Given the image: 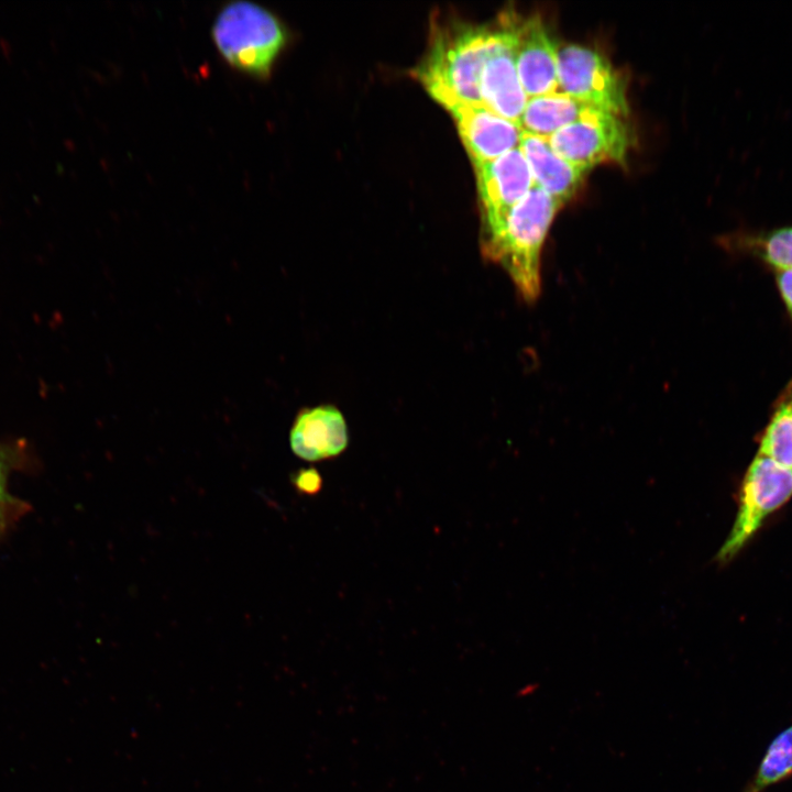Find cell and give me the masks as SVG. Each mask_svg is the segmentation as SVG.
Returning <instances> with one entry per match:
<instances>
[{
    "label": "cell",
    "instance_id": "6da1fadb",
    "mask_svg": "<svg viewBox=\"0 0 792 792\" xmlns=\"http://www.w3.org/2000/svg\"><path fill=\"white\" fill-rule=\"evenodd\" d=\"M561 206L534 186L502 219L482 227L484 257L503 268L526 302H535L541 293L542 248Z\"/></svg>",
    "mask_w": 792,
    "mask_h": 792
},
{
    "label": "cell",
    "instance_id": "7a4b0ae2",
    "mask_svg": "<svg viewBox=\"0 0 792 792\" xmlns=\"http://www.w3.org/2000/svg\"><path fill=\"white\" fill-rule=\"evenodd\" d=\"M502 34V22L496 28L460 25L439 31L417 70L432 98L448 110L483 105L481 74Z\"/></svg>",
    "mask_w": 792,
    "mask_h": 792
},
{
    "label": "cell",
    "instance_id": "3957f363",
    "mask_svg": "<svg viewBox=\"0 0 792 792\" xmlns=\"http://www.w3.org/2000/svg\"><path fill=\"white\" fill-rule=\"evenodd\" d=\"M212 38L222 58L234 69L266 78L286 44L282 22L251 1L226 4L212 25Z\"/></svg>",
    "mask_w": 792,
    "mask_h": 792
},
{
    "label": "cell",
    "instance_id": "277c9868",
    "mask_svg": "<svg viewBox=\"0 0 792 792\" xmlns=\"http://www.w3.org/2000/svg\"><path fill=\"white\" fill-rule=\"evenodd\" d=\"M792 496V470L757 454L744 477L733 529L717 552L719 562L730 560L751 539L765 519Z\"/></svg>",
    "mask_w": 792,
    "mask_h": 792
},
{
    "label": "cell",
    "instance_id": "5b68a950",
    "mask_svg": "<svg viewBox=\"0 0 792 792\" xmlns=\"http://www.w3.org/2000/svg\"><path fill=\"white\" fill-rule=\"evenodd\" d=\"M557 72L560 91L619 118L628 113L624 78L595 50L578 44L561 46Z\"/></svg>",
    "mask_w": 792,
    "mask_h": 792
},
{
    "label": "cell",
    "instance_id": "8992f818",
    "mask_svg": "<svg viewBox=\"0 0 792 792\" xmlns=\"http://www.w3.org/2000/svg\"><path fill=\"white\" fill-rule=\"evenodd\" d=\"M548 141L559 156L590 170L605 162L623 163L630 136L623 118L592 109Z\"/></svg>",
    "mask_w": 792,
    "mask_h": 792
},
{
    "label": "cell",
    "instance_id": "52a82bcc",
    "mask_svg": "<svg viewBox=\"0 0 792 792\" xmlns=\"http://www.w3.org/2000/svg\"><path fill=\"white\" fill-rule=\"evenodd\" d=\"M482 227L502 219L535 186L529 165L519 147L475 164Z\"/></svg>",
    "mask_w": 792,
    "mask_h": 792
},
{
    "label": "cell",
    "instance_id": "ba28073f",
    "mask_svg": "<svg viewBox=\"0 0 792 792\" xmlns=\"http://www.w3.org/2000/svg\"><path fill=\"white\" fill-rule=\"evenodd\" d=\"M501 22L503 34L483 67L480 95L482 103L487 109L518 124L528 96L520 84L516 68L513 15L503 16Z\"/></svg>",
    "mask_w": 792,
    "mask_h": 792
},
{
    "label": "cell",
    "instance_id": "9c48e42d",
    "mask_svg": "<svg viewBox=\"0 0 792 792\" xmlns=\"http://www.w3.org/2000/svg\"><path fill=\"white\" fill-rule=\"evenodd\" d=\"M515 62L520 84L528 98L559 90L557 48L538 15H513Z\"/></svg>",
    "mask_w": 792,
    "mask_h": 792
},
{
    "label": "cell",
    "instance_id": "30bf717a",
    "mask_svg": "<svg viewBox=\"0 0 792 792\" xmlns=\"http://www.w3.org/2000/svg\"><path fill=\"white\" fill-rule=\"evenodd\" d=\"M449 111L474 165L519 147L520 127L484 105H461Z\"/></svg>",
    "mask_w": 792,
    "mask_h": 792
},
{
    "label": "cell",
    "instance_id": "8fae6325",
    "mask_svg": "<svg viewBox=\"0 0 792 792\" xmlns=\"http://www.w3.org/2000/svg\"><path fill=\"white\" fill-rule=\"evenodd\" d=\"M290 448L300 459L318 462L341 454L348 447V426L332 405L307 408L298 414L290 429Z\"/></svg>",
    "mask_w": 792,
    "mask_h": 792
},
{
    "label": "cell",
    "instance_id": "7c38bea8",
    "mask_svg": "<svg viewBox=\"0 0 792 792\" xmlns=\"http://www.w3.org/2000/svg\"><path fill=\"white\" fill-rule=\"evenodd\" d=\"M519 148L529 165L535 186L562 204L575 194L588 172L559 156L548 139L522 132Z\"/></svg>",
    "mask_w": 792,
    "mask_h": 792
},
{
    "label": "cell",
    "instance_id": "4fadbf2b",
    "mask_svg": "<svg viewBox=\"0 0 792 792\" xmlns=\"http://www.w3.org/2000/svg\"><path fill=\"white\" fill-rule=\"evenodd\" d=\"M592 109L596 108L558 90L528 98L518 125L525 133L548 139Z\"/></svg>",
    "mask_w": 792,
    "mask_h": 792
},
{
    "label": "cell",
    "instance_id": "5bb4252c",
    "mask_svg": "<svg viewBox=\"0 0 792 792\" xmlns=\"http://www.w3.org/2000/svg\"><path fill=\"white\" fill-rule=\"evenodd\" d=\"M792 777V722L768 745L743 792H766Z\"/></svg>",
    "mask_w": 792,
    "mask_h": 792
},
{
    "label": "cell",
    "instance_id": "9a60e30c",
    "mask_svg": "<svg viewBox=\"0 0 792 792\" xmlns=\"http://www.w3.org/2000/svg\"><path fill=\"white\" fill-rule=\"evenodd\" d=\"M733 245L755 255L776 271L792 270V227L770 231H746L732 238Z\"/></svg>",
    "mask_w": 792,
    "mask_h": 792
},
{
    "label": "cell",
    "instance_id": "2e32d148",
    "mask_svg": "<svg viewBox=\"0 0 792 792\" xmlns=\"http://www.w3.org/2000/svg\"><path fill=\"white\" fill-rule=\"evenodd\" d=\"M758 453L792 470V382L776 403Z\"/></svg>",
    "mask_w": 792,
    "mask_h": 792
},
{
    "label": "cell",
    "instance_id": "e0dca14e",
    "mask_svg": "<svg viewBox=\"0 0 792 792\" xmlns=\"http://www.w3.org/2000/svg\"><path fill=\"white\" fill-rule=\"evenodd\" d=\"M292 483L298 493L306 495H316L322 488V479L314 468L298 471L292 476Z\"/></svg>",
    "mask_w": 792,
    "mask_h": 792
},
{
    "label": "cell",
    "instance_id": "ac0fdd59",
    "mask_svg": "<svg viewBox=\"0 0 792 792\" xmlns=\"http://www.w3.org/2000/svg\"><path fill=\"white\" fill-rule=\"evenodd\" d=\"M777 285L788 310L792 315V270L777 271Z\"/></svg>",
    "mask_w": 792,
    "mask_h": 792
},
{
    "label": "cell",
    "instance_id": "d6986e66",
    "mask_svg": "<svg viewBox=\"0 0 792 792\" xmlns=\"http://www.w3.org/2000/svg\"><path fill=\"white\" fill-rule=\"evenodd\" d=\"M4 497V461L0 451V502Z\"/></svg>",
    "mask_w": 792,
    "mask_h": 792
}]
</instances>
